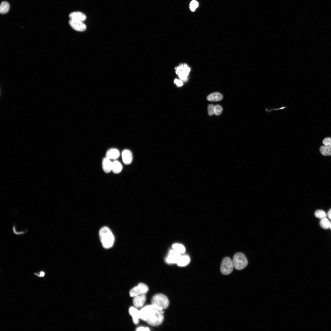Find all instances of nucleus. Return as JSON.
<instances>
[{"label":"nucleus","instance_id":"obj_27","mask_svg":"<svg viewBox=\"0 0 331 331\" xmlns=\"http://www.w3.org/2000/svg\"><path fill=\"white\" fill-rule=\"evenodd\" d=\"M323 143L324 145L331 146V138H327L323 141Z\"/></svg>","mask_w":331,"mask_h":331},{"label":"nucleus","instance_id":"obj_18","mask_svg":"<svg viewBox=\"0 0 331 331\" xmlns=\"http://www.w3.org/2000/svg\"><path fill=\"white\" fill-rule=\"evenodd\" d=\"M321 154L325 156L331 155V146H323L319 149Z\"/></svg>","mask_w":331,"mask_h":331},{"label":"nucleus","instance_id":"obj_21","mask_svg":"<svg viewBox=\"0 0 331 331\" xmlns=\"http://www.w3.org/2000/svg\"><path fill=\"white\" fill-rule=\"evenodd\" d=\"M330 223L329 220L325 218L321 219L320 222V225L323 228L327 229L330 228Z\"/></svg>","mask_w":331,"mask_h":331},{"label":"nucleus","instance_id":"obj_9","mask_svg":"<svg viewBox=\"0 0 331 331\" xmlns=\"http://www.w3.org/2000/svg\"><path fill=\"white\" fill-rule=\"evenodd\" d=\"M181 256L179 253L174 250H171L166 259V262L169 264H177Z\"/></svg>","mask_w":331,"mask_h":331},{"label":"nucleus","instance_id":"obj_24","mask_svg":"<svg viewBox=\"0 0 331 331\" xmlns=\"http://www.w3.org/2000/svg\"><path fill=\"white\" fill-rule=\"evenodd\" d=\"M198 6V3L195 0H193L190 3V8L192 12H194Z\"/></svg>","mask_w":331,"mask_h":331},{"label":"nucleus","instance_id":"obj_13","mask_svg":"<svg viewBox=\"0 0 331 331\" xmlns=\"http://www.w3.org/2000/svg\"><path fill=\"white\" fill-rule=\"evenodd\" d=\"M113 162L106 157L104 158L102 161V168L104 171L106 173L112 171Z\"/></svg>","mask_w":331,"mask_h":331},{"label":"nucleus","instance_id":"obj_26","mask_svg":"<svg viewBox=\"0 0 331 331\" xmlns=\"http://www.w3.org/2000/svg\"><path fill=\"white\" fill-rule=\"evenodd\" d=\"M215 105L212 104L208 105V111L209 115L212 116L215 114Z\"/></svg>","mask_w":331,"mask_h":331},{"label":"nucleus","instance_id":"obj_32","mask_svg":"<svg viewBox=\"0 0 331 331\" xmlns=\"http://www.w3.org/2000/svg\"><path fill=\"white\" fill-rule=\"evenodd\" d=\"M330 230H331V222H330Z\"/></svg>","mask_w":331,"mask_h":331},{"label":"nucleus","instance_id":"obj_29","mask_svg":"<svg viewBox=\"0 0 331 331\" xmlns=\"http://www.w3.org/2000/svg\"><path fill=\"white\" fill-rule=\"evenodd\" d=\"M136 330L137 331H150V330L148 327H140L138 328Z\"/></svg>","mask_w":331,"mask_h":331},{"label":"nucleus","instance_id":"obj_5","mask_svg":"<svg viewBox=\"0 0 331 331\" xmlns=\"http://www.w3.org/2000/svg\"><path fill=\"white\" fill-rule=\"evenodd\" d=\"M234 266L232 260L229 257H226L222 260L220 266L221 273L225 275L230 274L233 270Z\"/></svg>","mask_w":331,"mask_h":331},{"label":"nucleus","instance_id":"obj_4","mask_svg":"<svg viewBox=\"0 0 331 331\" xmlns=\"http://www.w3.org/2000/svg\"><path fill=\"white\" fill-rule=\"evenodd\" d=\"M232 261L234 268L238 270L245 269L248 264L245 255L241 252L237 253L234 256Z\"/></svg>","mask_w":331,"mask_h":331},{"label":"nucleus","instance_id":"obj_6","mask_svg":"<svg viewBox=\"0 0 331 331\" xmlns=\"http://www.w3.org/2000/svg\"><path fill=\"white\" fill-rule=\"evenodd\" d=\"M176 73L180 79L183 81H186L190 71V69L186 64H182L176 68Z\"/></svg>","mask_w":331,"mask_h":331},{"label":"nucleus","instance_id":"obj_31","mask_svg":"<svg viewBox=\"0 0 331 331\" xmlns=\"http://www.w3.org/2000/svg\"><path fill=\"white\" fill-rule=\"evenodd\" d=\"M327 216L331 220V209L328 211L327 213Z\"/></svg>","mask_w":331,"mask_h":331},{"label":"nucleus","instance_id":"obj_16","mask_svg":"<svg viewBox=\"0 0 331 331\" xmlns=\"http://www.w3.org/2000/svg\"><path fill=\"white\" fill-rule=\"evenodd\" d=\"M223 98V96L220 93L218 92L212 93L207 96V100L209 101L217 102L221 100Z\"/></svg>","mask_w":331,"mask_h":331},{"label":"nucleus","instance_id":"obj_2","mask_svg":"<svg viewBox=\"0 0 331 331\" xmlns=\"http://www.w3.org/2000/svg\"><path fill=\"white\" fill-rule=\"evenodd\" d=\"M99 236L104 248L108 249L113 246L114 242V237L112 232L108 227L102 228L100 231Z\"/></svg>","mask_w":331,"mask_h":331},{"label":"nucleus","instance_id":"obj_3","mask_svg":"<svg viewBox=\"0 0 331 331\" xmlns=\"http://www.w3.org/2000/svg\"><path fill=\"white\" fill-rule=\"evenodd\" d=\"M152 304L158 309L163 310L167 308L169 306V301L168 297L162 294H158L154 296L151 300Z\"/></svg>","mask_w":331,"mask_h":331},{"label":"nucleus","instance_id":"obj_11","mask_svg":"<svg viewBox=\"0 0 331 331\" xmlns=\"http://www.w3.org/2000/svg\"><path fill=\"white\" fill-rule=\"evenodd\" d=\"M122 157L123 163L125 164H130L133 161L132 154L129 150L125 149L122 153Z\"/></svg>","mask_w":331,"mask_h":331},{"label":"nucleus","instance_id":"obj_17","mask_svg":"<svg viewBox=\"0 0 331 331\" xmlns=\"http://www.w3.org/2000/svg\"><path fill=\"white\" fill-rule=\"evenodd\" d=\"M122 166L118 161L115 160L113 162L112 171L114 174H118L122 171Z\"/></svg>","mask_w":331,"mask_h":331},{"label":"nucleus","instance_id":"obj_15","mask_svg":"<svg viewBox=\"0 0 331 331\" xmlns=\"http://www.w3.org/2000/svg\"><path fill=\"white\" fill-rule=\"evenodd\" d=\"M69 17L71 19L83 22L86 19V16L83 13L79 12L71 13Z\"/></svg>","mask_w":331,"mask_h":331},{"label":"nucleus","instance_id":"obj_22","mask_svg":"<svg viewBox=\"0 0 331 331\" xmlns=\"http://www.w3.org/2000/svg\"><path fill=\"white\" fill-rule=\"evenodd\" d=\"M174 250L180 254H183L185 252L186 250L184 246L182 245L176 244L173 246Z\"/></svg>","mask_w":331,"mask_h":331},{"label":"nucleus","instance_id":"obj_12","mask_svg":"<svg viewBox=\"0 0 331 331\" xmlns=\"http://www.w3.org/2000/svg\"><path fill=\"white\" fill-rule=\"evenodd\" d=\"M129 313L133 318L134 323L135 324H138L140 319V311L136 308L131 307L129 309Z\"/></svg>","mask_w":331,"mask_h":331},{"label":"nucleus","instance_id":"obj_20","mask_svg":"<svg viewBox=\"0 0 331 331\" xmlns=\"http://www.w3.org/2000/svg\"><path fill=\"white\" fill-rule=\"evenodd\" d=\"M10 8L9 3L6 2H2L0 6V12L1 14H5L8 12Z\"/></svg>","mask_w":331,"mask_h":331},{"label":"nucleus","instance_id":"obj_8","mask_svg":"<svg viewBox=\"0 0 331 331\" xmlns=\"http://www.w3.org/2000/svg\"><path fill=\"white\" fill-rule=\"evenodd\" d=\"M69 24L75 30L79 32H83L86 29V26L83 22L70 19Z\"/></svg>","mask_w":331,"mask_h":331},{"label":"nucleus","instance_id":"obj_25","mask_svg":"<svg viewBox=\"0 0 331 331\" xmlns=\"http://www.w3.org/2000/svg\"><path fill=\"white\" fill-rule=\"evenodd\" d=\"M222 107L219 105H216L215 106V114L216 115L219 116L221 114L223 111Z\"/></svg>","mask_w":331,"mask_h":331},{"label":"nucleus","instance_id":"obj_19","mask_svg":"<svg viewBox=\"0 0 331 331\" xmlns=\"http://www.w3.org/2000/svg\"><path fill=\"white\" fill-rule=\"evenodd\" d=\"M190 261V259L188 256H182L177 264L179 267H185L189 264Z\"/></svg>","mask_w":331,"mask_h":331},{"label":"nucleus","instance_id":"obj_23","mask_svg":"<svg viewBox=\"0 0 331 331\" xmlns=\"http://www.w3.org/2000/svg\"><path fill=\"white\" fill-rule=\"evenodd\" d=\"M315 216L317 218L322 219L326 218L327 215L324 211L318 210L315 212Z\"/></svg>","mask_w":331,"mask_h":331},{"label":"nucleus","instance_id":"obj_10","mask_svg":"<svg viewBox=\"0 0 331 331\" xmlns=\"http://www.w3.org/2000/svg\"><path fill=\"white\" fill-rule=\"evenodd\" d=\"M146 300L145 294H142L135 296L133 300L134 306L136 308H140L142 307Z\"/></svg>","mask_w":331,"mask_h":331},{"label":"nucleus","instance_id":"obj_14","mask_svg":"<svg viewBox=\"0 0 331 331\" xmlns=\"http://www.w3.org/2000/svg\"><path fill=\"white\" fill-rule=\"evenodd\" d=\"M120 153L119 151L116 149H111L107 151L106 157L111 160H116L119 157Z\"/></svg>","mask_w":331,"mask_h":331},{"label":"nucleus","instance_id":"obj_7","mask_svg":"<svg viewBox=\"0 0 331 331\" xmlns=\"http://www.w3.org/2000/svg\"><path fill=\"white\" fill-rule=\"evenodd\" d=\"M149 289L146 285L143 283H140L138 286L132 289L130 292V296L132 297L142 294H145L149 291Z\"/></svg>","mask_w":331,"mask_h":331},{"label":"nucleus","instance_id":"obj_30","mask_svg":"<svg viewBox=\"0 0 331 331\" xmlns=\"http://www.w3.org/2000/svg\"><path fill=\"white\" fill-rule=\"evenodd\" d=\"M174 82L176 84L177 86H182L183 85V83L181 81L177 79L175 80Z\"/></svg>","mask_w":331,"mask_h":331},{"label":"nucleus","instance_id":"obj_28","mask_svg":"<svg viewBox=\"0 0 331 331\" xmlns=\"http://www.w3.org/2000/svg\"><path fill=\"white\" fill-rule=\"evenodd\" d=\"M34 274L39 277H44L45 275V272L43 271H41L38 273H34Z\"/></svg>","mask_w":331,"mask_h":331},{"label":"nucleus","instance_id":"obj_1","mask_svg":"<svg viewBox=\"0 0 331 331\" xmlns=\"http://www.w3.org/2000/svg\"><path fill=\"white\" fill-rule=\"evenodd\" d=\"M164 319L163 310L153 305V307L150 311L145 321L149 325L155 326L162 324Z\"/></svg>","mask_w":331,"mask_h":331}]
</instances>
